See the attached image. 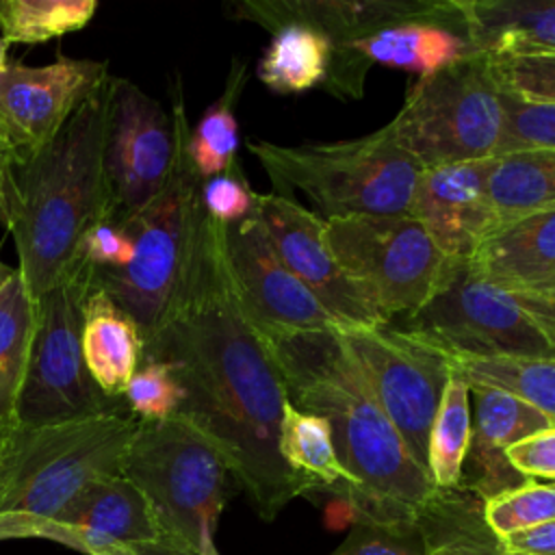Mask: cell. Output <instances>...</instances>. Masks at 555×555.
Masks as SVG:
<instances>
[{
  "label": "cell",
  "mask_w": 555,
  "mask_h": 555,
  "mask_svg": "<svg viewBox=\"0 0 555 555\" xmlns=\"http://www.w3.org/2000/svg\"><path fill=\"white\" fill-rule=\"evenodd\" d=\"M470 444V386L453 369L427 440V473L436 488H460Z\"/></svg>",
  "instance_id": "31"
},
{
  "label": "cell",
  "mask_w": 555,
  "mask_h": 555,
  "mask_svg": "<svg viewBox=\"0 0 555 555\" xmlns=\"http://www.w3.org/2000/svg\"><path fill=\"white\" fill-rule=\"evenodd\" d=\"M182 397L184 392L173 371L152 356H143L121 395L128 412L139 423H158L176 416Z\"/></svg>",
  "instance_id": "34"
},
{
  "label": "cell",
  "mask_w": 555,
  "mask_h": 555,
  "mask_svg": "<svg viewBox=\"0 0 555 555\" xmlns=\"http://www.w3.org/2000/svg\"><path fill=\"white\" fill-rule=\"evenodd\" d=\"M273 193L301 191L323 219L408 212L421 165L392 139L388 126L336 143L278 145L249 141Z\"/></svg>",
  "instance_id": "7"
},
{
  "label": "cell",
  "mask_w": 555,
  "mask_h": 555,
  "mask_svg": "<svg viewBox=\"0 0 555 555\" xmlns=\"http://www.w3.org/2000/svg\"><path fill=\"white\" fill-rule=\"evenodd\" d=\"M451 362L468 384L505 390L555 425V358H457Z\"/></svg>",
  "instance_id": "32"
},
{
  "label": "cell",
  "mask_w": 555,
  "mask_h": 555,
  "mask_svg": "<svg viewBox=\"0 0 555 555\" xmlns=\"http://www.w3.org/2000/svg\"><path fill=\"white\" fill-rule=\"evenodd\" d=\"M130 553L132 555H191L178 546H171V544H165L160 540H154V542H139V544H128Z\"/></svg>",
  "instance_id": "44"
},
{
  "label": "cell",
  "mask_w": 555,
  "mask_h": 555,
  "mask_svg": "<svg viewBox=\"0 0 555 555\" xmlns=\"http://www.w3.org/2000/svg\"><path fill=\"white\" fill-rule=\"evenodd\" d=\"M247 78V67L238 59L232 61V69L221 95L202 113L197 124L189 130L186 152L191 165L202 180L219 176L236 165L238 147V121L236 102Z\"/></svg>",
  "instance_id": "29"
},
{
  "label": "cell",
  "mask_w": 555,
  "mask_h": 555,
  "mask_svg": "<svg viewBox=\"0 0 555 555\" xmlns=\"http://www.w3.org/2000/svg\"><path fill=\"white\" fill-rule=\"evenodd\" d=\"M17 273V269L15 267H9L7 262H2L0 260V291H2V286L13 278Z\"/></svg>",
  "instance_id": "45"
},
{
  "label": "cell",
  "mask_w": 555,
  "mask_h": 555,
  "mask_svg": "<svg viewBox=\"0 0 555 555\" xmlns=\"http://www.w3.org/2000/svg\"><path fill=\"white\" fill-rule=\"evenodd\" d=\"M271 35L258 61V78L278 93H301L319 85L323 87L332 63L330 39L304 24H284Z\"/></svg>",
  "instance_id": "27"
},
{
  "label": "cell",
  "mask_w": 555,
  "mask_h": 555,
  "mask_svg": "<svg viewBox=\"0 0 555 555\" xmlns=\"http://www.w3.org/2000/svg\"><path fill=\"white\" fill-rule=\"evenodd\" d=\"M22 538H46L85 555H113L119 546L154 542L158 529L143 494L121 475L87 483L54 518Z\"/></svg>",
  "instance_id": "19"
},
{
  "label": "cell",
  "mask_w": 555,
  "mask_h": 555,
  "mask_svg": "<svg viewBox=\"0 0 555 555\" xmlns=\"http://www.w3.org/2000/svg\"><path fill=\"white\" fill-rule=\"evenodd\" d=\"M254 210L282 262L343 330L388 323L371 293L336 262L325 238V219L319 212L273 191L256 193Z\"/></svg>",
  "instance_id": "16"
},
{
  "label": "cell",
  "mask_w": 555,
  "mask_h": 555,
  "mask_svg": "<svg viewBox=\"0 0 555 555\" xmlns=\"http://www.w3.org/2000/svg\"><path fill=\"white\" fill-rule=\"evenodd\" d=\"M4 150H7V147H4V143H2V139H0V154H2Z\"/></svg>",
  "instance_id": "47"
},
{
  "label": "cell",
  "mask_w": 555,
  "mask_h": 555,
  "mask_svg": "<svg viewBox=\"0 0 555 555\" xmlns=\"http://www.w3.org/2000/svg\"><path fill=\"white\" fill-rule=\"evenodd\" d=\"M280 453L291 470L310 479L314 488L340 492L349 483V475L338 462L330 425L321 416L301 412L291 401H286L280 423Z\"/></svg>",
  "instance_id": "30"
},
{
  "label": "cell",
  "mask_w": 555,
  "mask_h": 555,
  "mask_svg": "<svg viewBox=\"0 0 555 555\" xmlns=\"http://www.w3.org/2000/svg\"><path fill=\"white\" fill-rule=\"evenodd\" d=\"M490 284L518 293L555 278V208L499 225L470 258Z\"/></svg>",
  "instance_id": "21"
},
{
  "label": "cell",
  "mask_w": 555,
  "mask_h": 555,
  "mask_svg": "<svg viewBox=\"0 0 555 555\" xmlns=\"http://www.w3.org/2000/svg\"><path fill=\"white\" fill-rule=\"evenodd\" d=\"M457 358H555V347L522 306L455 260L434 297L399 327Z\"/></svg>",
  "instance_id": "11"
},
{
  "label": "cell",
  "mask_w": 555,
  "mask_h": 555,
  "mask_svg": "<svg viewBox=\"0 0 555 555\" xmlns=\"http://www.w3.org/2000/svg\"><path fill=\"white\" fill-rule=\"evenodd\" d=\"M470 386V444L462 466L460 488L490 501L533 479L518 473L507 449L518 440L553 427L535 408L518 397L488 386Z\"/></svg>",
  "instance_id": "20"
},
{
  "label": "cell",
  "mask_w": 555,
  "mask_h": 555,
  "mask_svg": "<svg viewBox=\"0 0 555 555\" xmlns=\"http://www.w3.org/2000/svg\"><path fill=\"white\" fill-rule=\"evenodd\" d=\"M232 13L269 33L284 24H304L325 35L332 43V63L323 89L340 98L364 93L369 67L347 52L351 43L412 20L464 26L455 0H245L234 4Z\"/></svg>",
  "instance_id": "14"
},
{
  "label": "cell",
  "mask_w": 555,
  "mask_h": 555,
  "mask_svg": "<svg viewBox=\"0 0 555 555\" xmlns=\"http://www.w3.org/2000/svg\"><path fill=\"white\" fill-rule=\"evenodd\" d=\"M98 0H0V37L7 43H43L85 28Z\"/></svg>",
  "instance_id": "33"
},
{
  "label": "cell",
  "mask_w": 555,
  "mask_h": 555,
  "mask_svg": "<svg viewBox=\"0 0 555 555\" xmlns=\"http://www.w3.org/2000/svg\"><path fill=\"white\" fill-rule=\"evenodd\" d=\"M488 69L501 93L555 104V54L488 56Z\"/></svg>",
  "instance_id": "36"
},
{
  "label": "cell",
  "mask_w": 555,
  "mask_h": 555,
  "mask_svg": "<svg viewBox=\"0 0 555 555\" xmlns=\"http://www.w3.org/2000/svg\"><path fill=\"white\" fill-rule=\"evenodd\" d=\"M89 269L74 271L35 297V323L26 375L17 399V425H48L128 412L124 399L104 395L91 379L80 345Z\"/></svg>",
  "instance_id": "9"
},
{
  "label": "cell",
  "mask_w": 555,
  "mask_h": 555,
  "mask_svg": "<svg viewBox=\"0 0 555 555\" xmlns=\"http://www.w3.org/2000/svg\"><path fill=\"white\" fill-rule=\"evenodd\" d=\"M505 555H555V520L501 538Z\"/></svg>",
  "instance_id": "43"
},
{
  "label": "cell",
  "mask_w": 555,
  "mask_h": 555,
  "mask_svg": "<svg viewBox=\"0 0 555 555\" xmlns=\"http://www.w3.org/2000/svg\"><path fill=\"white\" fill-rule=\"evenodd\" d=\"M325 238L340 269L371 293L388 323L421 310L455 262L408 212L332 217Z\"/></svg>",
  "instance_id": "10"
},
{
  "label": "cell",
  "mask_w": 555,
  "mask_h": 555,
  "mask_svg": "<svg viewBox=\"0 0 555 555\" xmlns=\"http://www.w3.org/2000/svg\"><path fill=\"white\" fill-rule=\"evenodd\" d=\"M488 525L499 538L555 520V483L529 481L516 490L483 501Z\"/></svg>",
  "instance_id": "35"
},
{
  "label": "cell",
  "mask_w": 555,
  "mask_h": 555,
  "mask_svg": "<svg viewBox=\"0 0 555 555\" xmlns=\"http://www.w3.org/2000/svg\"><path fill=\"white\" fill-rule=\"evenodd\" d=\"M488 186L499 225L555 208V150L492 156Z\"/></svg>",
  "instance_id": "26"
},
{
  "label": "cell",
  "mask_w": 555,
  "mask_h": 555,
  "mask_svg": "<svg viewBox=\"0 0 555 555\" xmlns=\"http://www.w3.org/2000/svg\"><path fill=\"white\" fill-rule=\"evenodd\" d=\"M509 295H514V299L522 306V310L533 319L540 332L555 347V278L533 288Z\"/></svg>",
  "instance_id": "42"
},
{
  "label": "cell",
  "mask_w": 555,
  "mask_h": 555,
  "mask_svg": "<svg viewBox=\"0 0 555 555\" xmlns=\"http://www.w3.org/2000/svg\"><path fill=\"white\" fill-rule=\"evenodd\" d=\"M132 238L128 230L111 217L100 219L82 238L76 256V264L89 271L121 269L132 260Z\"/></svg>",
  "instance_id": "40"
},
{
  "label": "cell",
  "mask_w": 555,
  "mask_h": 555,
  "mask_svg": "<svg viewBox=\"0 0 555 555\" xmlns=\"http://www.w3.org/2000/svg\"><path fill=\"white\" fill-rule=\"evenodd\" d=\"M373 399L427 470V440L453 362L392 323L338 330Z\"/></svg>",
  "instance_id": "12"
},
{
  "label": "cell",
  "mask_w": 555,
  "mask_h": 555,
  "mask_svg": "<svg viewBox=\"0 0 555 555\" xmlns=\"http://www.w3.org/2000/svg\"><path fill=\"white\" fill-rule=\"evenodd\" d=\"M347 52L366 67L379 63L416 72L421 78L477 54L464 26L440 20H412L382 28L351 43Z\"/></svg>",
  "instance_id": "23"
},
{
  "label": "cell",
  "mask_w": 555,
  "mask_h": 555,
  "mask_svg": "<svg viewBox=\"0 0 555 555\" xmlns=\"http://www.w3.org/2000/svg\"><path fill=\"white\" fill-rule=\"evenodd\" d=\"M455 2L466 35L479 54H555V0Z\"/></svg>",
  "instance_id": "22"
},
{
  "label": "cell",
  "mask_w": 555,
  "mask_h": 555,
  "mask_svg": "<svg viewBox=\"0 0 555 555\" xmlns=\"http://www.w3.org/2000/svg\"><path fill=\"white\" fill-rule=\"evenodd\" d=\"M225 228L206 215L182 297L143 356L173 371L184 392L176 416L217 447L258 516L273 520L295 496L317 488L280 453L288 395L267 340L236 297Z\"/></svg>",
  "instance_id": "1"
},
{
  "label": "cell",
  "mask_w": 555,
  "mask_h": 555,
  "mask_svg": "<svg viewBox=\"0 0 555 555\" xmlns=\"http://www.w3.org/2000/svg\"><path fill=\"white\" fill-rule=\"evenodd\" d=\"M267 345L288 401L330 425L338 462L349 475L338 496L356 520L412 522L436 486L373 399L338 330L293 332Z\"/></svg>",
  "instance_id": "2"
},
{
  "label": "cell",
  "mask_w": 555,
  "mask_h": 555,
  "mask_svg": "<svg viewBox=\"0 0 555 555\" xmlns=\"http://www.w3.org/2000/svg\"><path fill=\"white\" fill-rule=\"evenodd\" d=\"M503 124L501 91L488 56L477 52L418 78L386 126L397 145L425 169L494 156Z\"/></svg>",
  "instance_id": "8"
},
{
  "label": "cell",
  "mask_w": 555,
  "mask_h": 555,
  "mask_svg": "<svg viewBox=\"0 0 555 555\" xmlns=\"http://www.w3.org/2000/svg\"><path fill=\"white\" fill-rule=\"evenodd\" d=\"M119 475L143 494L160 542L191 555H221L215 531L232 473L197 427L180 416L139 423Z\"/></svg>",
  "instance_id": "6"
},
{
  "label": "cell",
  "mask_w": 555,
  "mask_h": 555,
  "mask_svg": "<svg viewBox=\"0 0 555 555\" xmlns=\"http://www.w3.org/2000/svg\"><path fill=\"white\" fill-rule=\"evenodd\" d=\"M176 126L160 102L134 82L108 76L102 167L111 219L126 221L167 186L176 163Z\"/></svg>",
  "instance_id": "13"
},
{
  "label": "cell",
  "mask_w": 555,
  "mask_h": 555,
  "mask_svg": "<svg viewBox=\"0 0 555 555\" xmlns=\"http://www.w3.org/2000/svg\"><path fill=\"white\" fill-rule=\"evenodd\" d=\"M108 80V63L59 56L48 65L11 63L0 76V139L9 152L46 145Z\"/></svg>",
  "instance_id": "17"
},
{
  "label": "cell",
  "mask_w": 555,
  "mask_h": 555,
  "mask_svg": "<svg viewBox=\"0 0 555 555\" xmlns=\"http://www.w3.org/2000/svg\"><path fill=\"white\" fill-rule=\"evenodd\" d=\"M199 195L204 212L223 225L249 217L256 208V193L249 189L238 163L219 176L202 180Z\"/></svg>",
  "instance_id": "39"
},
{
  "label": "cell",
  "mask_w": 555,
  "mask_h": 555,
  "mask_svg": "<svg viewBox=\"0 0 555 555\" xmlns=\"http://www.w3.org/2000/svg\"><path fill=\"white\" fill-rule=\"evenodd\" d=\"M80 345L95 386L104 395L121 399L145 353L137 323L104 293L91 291L85 301Z\"/></svg>",
  "instance_id": "24"
},
{
  "label": "cell",
  "mask_w": 555,
  "mask_h": 555,
  "mask_svg": "<svg viewBox=\"0 0 555 555\" xmlns=\"http://www.w3.org/2000/svg\"><path fill=\"white\" fill-rule=\"evenodd\" d=\"M104 117L106 85L39 150L0 154V221L15 243L17 271L33 299L74 271L85 234L111 217Z\"/></svg>",
  "instance_id": "3"
},
{
  "label": "cell",
  "mask_w": 555,
  "mask_h": 555,
  "mask_svg": "<svg viewBox=\"0 0 555 555\" xmlns=\"http://www.w3.org/2000/svg\"><path fill=\"white\" fill-rule=\"evenodd\" d=\"M330 555H427V544L414 520H356L349 535Z\"/></svg>",
  "instance_id": "38"
},
{
  "label": "cell",
  "mask_w": 555,
  "mask_h": 555,
  "mask_svg": "<svg viewBox=\"0 0 555 555\" xmlns=\"http://www.w3.org/2000/svg\"><path fill=\"white\" fill-rule=\"evenodd\" d=\"M503 102V134L494 156L527 152V150H555V104L527 102L501 93Z\"/></svg>",
  "instance_id": "37"
},
{
  "label": "cell",
  "mask_w": 555,
  "mask_h": 555,
  "mask_svg": "<svg viewBox=\"0 0 555 555\" xmlns=\"http://www.w3.org/2000/svg\"><path fill=\"white\" fill-rule=\"evenodd\" d=\"M490 158L449 163L421 169L408 215L431 236L451 260H470L479 245L499 228L490 197Z\"/></svg>",
  "instance_id": "18"
},
{
  "label": "cell",
  "mask_w": 555,
  "mask_h": 555,
  "mask_svg": "<svg viewBox=\"0 0 555 555\" xmlns=\"http://www.w3.org/2000/svg\"><path fill=\"white\" fill-rule=\"evenodd\" d=\"M176 163L163 193L134 217L119 221L132 238V260L121 269L89 271L91 291L113 299L147 343L171 317L191 278L206 212L202 178L186 152L189 119L180 85L171 89Z\"/></svg>",
  "instance_id": "4"
},
{
  "label": "cell",
  "mask_w": 555,
  "mask_h": 555,
  "mask_svg": "<svg viewBox=\"0 0 555 555\" xmlns=\"http://www.w3.org/2000/svg\"><path fill=\"white\" fill-rule=\"evenodd\" d=\"M225 256L241 308L264 340L293 332L343 330L282 262L256 210L225 228Z\"/></svg>",
  "instance_id": "15"
},
{
  "label": "cell",
  "mask_w": 555,
  "mask_h": 555,
  "mask_svg": "<svg viewBox=\"0 0 555 555\" xmlns=\"http://www.w3.org/2000/svg\"><path fill=\"white\" fill-rule=\"evenodd\" d=\"M414 522L427 555H505L501 538L486 520L483 501L464 488H436Z\"/></svg>",
  "instance_id": "25"
},
{
  "label": "cell",
  "mask_w": 555,
  "mask_h": 555,
  "mask_svg": "<svg viewBox=\"0 0 555 555\" xmlns=\"http://www.w3.org/2000/svg\"><path fill=\"white\" fill-rule=\"evenodd\" d=\"M139 427L130 412L15 425L0 438V540L54 518L87 483L115 477Z\"/></svg>",
  "instance_id": "5"
},
{
  "label": "cell",
  "mask_w": 555,
  "mask_h": 555,
  "mask_svg": "<svg viewBox=\"0 0 555 555\" xmlns=\"http://www.w3.org/2000/svg\"><path fill=\"white\" fill-rule=\"evenodd\" d=\"M33 323L35 301L17 271L0 291V438L17 425L15 410L26 375Z\"/></svg>",
  "instance_id": "28"
},
{
  "label": "cell",
  "mask_w": 555,
  "mask_h": 555,
  "mask_svg": "<svg viewBox=\"0 0 555 555\" xmlns=\"http://www.w3.org/2000/svg\"><path fill=\"white\" fill-rule=\"evenodd\" d=\"M7 52H9V43L0 37V76L4 74V69H7Z\"/></svg>",
  "instance_id": "46"
},
{
  "label": "cell",
  "mask_w": 555,
  "mask_h": 555,
  "mask_svg": "<svg viewBox=\"0 0 555 555\" xmlns=\"http://www.w3.org/2000/svg\"><path fill=\"white\" fill-rule=\"evenodd\" d=\"M512 466L529 479H551L555 483V425L535 431L507 449Z\"/></svg>",
  "instance_id": "41"
}]
</instances>
